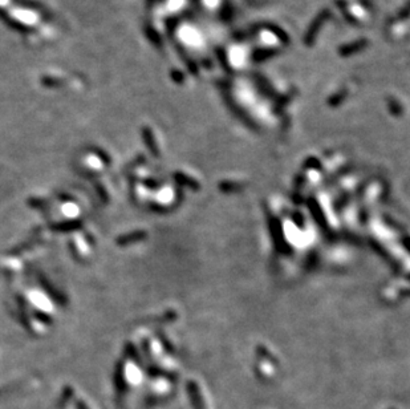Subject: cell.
<instances>
[{
	"mask_svg": "<svg viewBox=\"0 0 410 409\" xmlns=\"http://www.w3.org/2000/svg\"><path fill=\"white\" fill-rule=\"evenodd\" d=\"M328 17H330V11H323V12L313 20V23L311 24L310 30L307 31L306 37H304V43H306L307 45H312L313 40H315V37H316V34L319 32L320 27H321V24H323L324 20L328 19Z\"/></svg>",
	"mask_w": 410,
	"mask_h": 409,
	"instance_id": "cell-1",
	"label": "cell"
},
{
	"mask_svg": "<svg viewBox=\"0 0 410 409\" xmlns=\"http://www.w3.org/2000/svg\"><path fill=\"white\" fill-rule=\"evenodd\" d=\"M0 20L4 21V23L7 24L8 27L12 28V30L19 31V32H24V34H27V32H31V31H32V28L28 27V25H25V24L21 23V21L16 20V19H14V17L8 16L7 12H6L3 8H0Z\"/></svg>",
	"mask_w": 410,
	"mask_h": 409,
	"instance_id": "cell-2",
	"label": "cell"
},
{
	"mask_svg": "<svg viewBox=\"0 0 410 409\" xmlns=\"http://www.w3.org/2000/svg\"><path fill=\"white\" fill-rule=\"evenodd\" d=\"M367 44H368L367 40L354 41V43H350V44L348 45H343V47L340 48L339 53L341 54V56H349V54L357 53L359 51H361L363 48L367 47Z\"/></svg>",
	"mask_w": 410,
	"mask_h": 409,
	"instance_id": "cell-3",
	"label": "cell"
},
{
	"mask_svg": "<svg viewBox=\"0 0 410 409\" xmlns=\"http://www.w3.org/2000/svg\"><path fill=\"white\" fill-rule=\"evenodd\" d=\"M173 77H174V80L177 83L183 81V77H182V74L179 73V72H178V73H177V72H173Z\"/></svg>",
	"mask_w": 410,
	"mask_h": 409,
	"instance_id": "cell-4",
	"label": "cell"
}]
</instances>
